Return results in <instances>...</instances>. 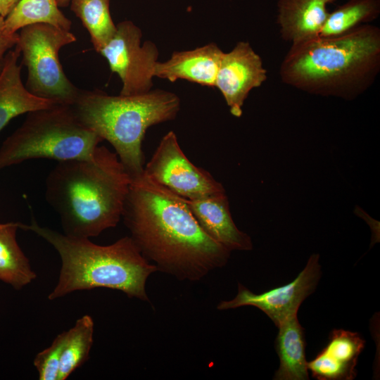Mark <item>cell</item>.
<instances>
[{"label":"cell","instance_id":"cell-5","mask_svg":"<svg viewBox=\"0 0 380 380\" xmlns=\"http://www.w3.org/2000/svg\"><path fill=\"white\" fill-rule=\"evenodd\" d=\"M70 106L82 125L113 146L133 179L144 172L141 145L147 129L174 120L180 99L162 89L131 96L80 90Z\"/></svg>","mask_w":380,"mask_h":380},{"label":"cell","instance_id":"cell-17","mask_svg":"<svg viewBox=\"0 0 380 380\" xmlns=\"http://www.w3.org/2000/svg\"><path fill=\"white\" fill-rule=\"evenodd\" d=\"M277 328L275 349L279 358V367L273 379H309L305 332L297 315L287 318Z\"/></svg>","mask_w":380,"mask_h":380},{"label":"cell","instance_id":"cell-19","mask_svg":"<svg viewBox=\"0 0 380 380\" xmlns=\"http://www.w3.org/2000/svg\"><path fill=\"white\" fill-rule=\"evenodd\" d=\"M36 23L49 24L65 30H70L72 26L56 0H19L4 18L5 28L10 33Z\"/></svg>","mask_w":380,"mask_h":380},{"label":"cell","instance_id":"cell-14","mask_svg":"<svg viewBox=\"0 0 380 380\" xmlns=\"http://www.w3.org/2000/svg\"><path fill=\"white\" fill-rule=\"evenodd\" d=\"M223 51L215 43L192 50L176 51L165 62H157L154 77L171 82L177 80L215 87V81Z\"/></svg>","mask_w":380,"mask_h":380},{"label":"cell","instance_id":"cell-23","mask_svg":"<svg viewBox=\"0 0 380 380\" xmlns=\"http://www.w3.org/2000/svg\"><path fill=\"white\" fill-rule=\"evenodd\" d=\"M66 338V331L59 334L51 344L37 354L34 366L39 380H58L61 357Z\"/></svg>","mask_w":380,"mask_h":380},{"label":"cell","instance_id":"cell-24","mask_svg":"<svg viewBox=\"0 0 380 380\" xmlns=\"http://www.w3.org/2000/svg\"><path fill=\"white\" fill-rule=\"evenodd\" d=\"M18 40V33L8 32L5 28L4 18L0 16V70L6 53L15 46Z\"/></svg>","mask_w":380,"mask_h":380},{"label":"cell","instance_id":"cell-20","mask_svg":"<svg viewBox=\"0 0 380 380\" xmlns=\"http://www.w3.org/2000/svg\"><path fill=\"white\" fill-rule=\"evenodd\" d=\"M380 15V0H347L329 12L319 36L334 37L375 20Z\"/></svg>","mask_w":380,"mask_h":380},{"label":"cell","instance_id":"cell-6","mask_svg":"<svg viewBox=\"0 0 380 380\" xmlns=\"http://www.w3.org/2000/svg\"><path fill=\"white\" fill-rule=\"evenodd\" d=\"M102 141L80 122L70 106L56 103L28 113L5 139L0 148V171L30 159H87Z\"/></svg>","mask_w":380,"mask_h":380},{"label":"cell","instance_id":"cell-4","mask_svg":"<svg viewBox=\"0 0 380 380\" xmlns=\"http://www.w3.org/2000/svg\"><path fill=\"white\" fill-rule=\"evenodd\" d=\"M18 225L43 238L61 257L58 280L48 296L49 300L75 291L108 288L120 291L129 298L149 301L146 283L158 269L143 256L130 236L101 246L89 238L72 236L42 227L34 219L29 224L18 222Z\"/></svg>","mask_w":380,"mask_h":380},{"label":"cell","instance_id":"cell-11","mask_svg":"<svg viewBox=\"0 0 380 380\" xmlns=\"http://www.w3.org/2000/svg\"><path fill=\"white\" fill-rule=\"evenodd\" d=\"M267 78L261 57L248 42H239L229 52L223 53L215 87L222 94L231 114L242 115V107L250 91L260 87Z\"/></svg>","mask_w":380,"mask_h":380},{"label":"cell","instance_id":"cell-10","mask_svg":"<svg viewBox=\"0 0 380 380\" xmlns=\"http://www.w3.org/2000/svg\"><path fill=\"white\" fill-rule=\"evenodd\" d=\"M321 275L319 255L313 253L290 283L261 293H253L239 283L236 296L232 300L221 301L217 308L226 310L253 306L262 311L277 327L287 318L297 315L302 303L315 291Z\"/></svg>","mask_w":380,"mask_h":380},{"label":"cell","instance_id":"cell-12","mask_svg":"<svg viewBox=\"0 0 380 380\" xmlns=\"http://www.w3.org/2000/svg\"><path fill=\"white\" fill-rule=\"evenodd\" d=\"M186 203L202 229L231 252L253 249L251 238L235 224L226 193L186 199Z\"/></svg>","mask_w":380,"mask_h":380},{"label":"cell","instance_id":"cell-1","mask_svg":"<svg viewBox=\"0 0 380 380\" xmlns=\"http://www.w3.org/2000/svg\"><path fill=\"white\" fill-rule=\"evenodd\" d=\"M122 218L143 256L179 281H199L229 259L231 251L202 229L185 198L144 172L132 179Z\"/></svg>","mask_w":380,"mask_h":380},{"label":"cell","instance_id":"cell-26","mask_svg":"<svg viewBox=\"0 0 380 380\" xmlns=\"http://www.w3.org/2000/svg\"><path fill=\"white\" fill-rule=\"evenodd\" d=\"M58 6H66L70 2L71 0H56Z\"/></svg>","mask_w":380,"mask_h":380},{"label":"cell","instance_id":"cell-7","mask_svg":"<svg viewBox=\"0 0 380 380\" xmlns=\"http://www.w3.org/2000/svg\"><path fill=\"white\" fill-rule=\"evenodd\" d=\"M70 30L45 23L25 26L16 46L27 68L26 87L34 95L71 106L80 89L68 79L60 63L59 51L76 41Z\"/></svg>","mask_w":380,"mask_h":380},{"label":"cell","instance_id":"cell-8","mask_svg":"<svg viewBox=\"0 0 380 380\" xmlns=\"http://www.w3.org/2000/svg\"><path fill=\"white\" fill-rule=\"evenodd\" d=\"M142 32L136 25L125 20L116 25V32L99 51L118 74L122 86L120 95L146 93L153 87V72L158 58L156 45L146 41L141 44Z\"/></svg>","mask_w":380,"mask_h":380},{"label":"cell","instance_id":"cell-16","mask_svg":"<svg viewBox=\"0 0 380 380\" xmlns=\"http://www.w3.org/2000/svg\"><path fill=\"white\" fill-rule=\"evenodd\" d=\"M336 0H279L277 24L281 38L291 44L319 36Z\"/></svg>","mask_w":380,"mask_h":380},{"label":"cell","instance_id":"cell-25","mask_svg":"<svg viewBox=\"0 0 380 380\" xmlns=\"http://www.w3.org/2000/svg\"><path fill=\"white\" fill-rule=\"evenodd\" d=\"M19 0H0V16L6 18Z\"/></svg>","mask_w":380,"mask_h":380},{"label":"cell","instance_id":"cell-15","mask_svg":"<svg viewBox=\"0 0 380 380\" xmlns=\"http://www.w3.org/2000/svg\"><path fill=\"white\" fill-rule=\"evenodd\" d=\"M20 55L17 46L9 50L0 70V131L18 115L58 103L34 95L23 84Z\"/></svg>","mask_w":380,"mask_h":380},{"label":"cell","instance_id":"cell-21","mask_svg":"<svg viewBox=\"0 0 380 380\" xmlns=\"http://www.w3.org/2000/svg\"><path fill=\"white\" fill-rule=\"evenodd\" d=\"M94 321L89 315L79 318L75 325L66 331L58 380H65L89 358L93 345Z\"/></svg>","mask_w":380,"mask_h":380},{"label":"cell","instance_id":"cell-2","mask_svg":"<svg viewBox=\"0 0 380 380\" xmlns=\"http://www.w3.org/2000/svg\"><path fill=\"white\" fill-rule=\"evenodd\" d=\"M380 71V29L361 25L338 36L291 44L279 68L283 83L308 94L355 99Z\"/></svg>","mask_w":380,"mask_h":380},{"label":"cell","instance_id":"cell-18","mask_svg":"<svg viewBox=\"0 0 380 380\" xmlns=\"http://www.w3.org/2000/svg\"><path fill=\"white\" fill-rule=\"evenodd\" d=\"M18 222L0 223V280L21 289L37 277L16 240Z\"/></svg>","mask_w":380,"mask_h":380},{"label":"cell","instance_id":"cell-9","mask_svg":"<svg viewBox=\"0 0 380 380\" xmlns=\"http://www.w3.org/2000/svg\"><path fill=\"white\" fill-rule=\"evenodd\" d=\"M144 173L186 199L225 192L220 182L186 158L173 131L161 139Z\"/></svg>","mask_w":380,"mask_h":380},{"label":"cell","instance_id":"cell-13","mask_svg":"<svg viewBox=\"0 0 380 380\" xmlns=\"http://www.w3.org/2000/svg\"><path fill=\"white\" fill-rule=\"evenodd\" d=\"M365 341L360 334L334 329L327 346L310 362L308 370L319 380H351L355 378L358 357Z\"/></svg>","mask_w":380,"mask_h":380},{"label":"cell","instance_id":"cell-22","mask_svg":"<svg viewBox=\"0 0 380 380\" xmlns=\"http://www.w3.org/2000/svg\"><path fill=\"white\" fill-rule=\"evenodd\" d=\"M71 10L80 19L99 51L116 32L109 9L110 0H71Z\"/></svg>","mask_w":380,"mask_h":380},{"label":"cell","instance_id":"cell-3","mask_svg":"<svg viewBox=\"0 0 380 380\" xmlns=\"http://www.w3.org/2000/svg\"><path fill=\"white\" fill-rule=\"evenodd\" d=\"M131 182L115 152L98 146L89 158L59 161L45 196L65 234L89 239L118 224Z\"/></svg>","mask_w":380,"mask_h":380}]
</instances>
